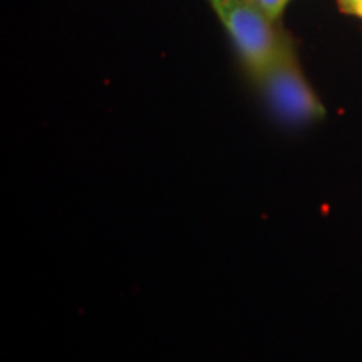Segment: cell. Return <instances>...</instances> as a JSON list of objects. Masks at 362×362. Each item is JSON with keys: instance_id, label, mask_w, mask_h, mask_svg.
Listing matches in <instances>:
<instances>
[{"instance_id": "1", "label": "cell", "mask_w": 362, "mask_h": 362, "mask_svg": "<svg viewBox=\"0 0 362 362\" xmlns=\"http://www.w3.org/2000/svg\"><path fill=\"white\" fill-rule=\"evenodd\" d=\"M232 37L240 59L253 79H259L277 61L287 40L280 39L270 21L250 0H238L215 8Z\"/></svg>"}, {"instance_id": "2", "label": "cell", "mask_w": 362, "mask_h": 362, "mask_svg": "<svg viewBox=\"0 0 362 362\" xmlns=\"http://www.w3.org/2000/svg\"><path fill=\"white\" fill-rule=\"evenodd\" d=\"M257 83L270 111L285 124L312 123L325 115L322 103L298 69L288 42H285L277 61Z\"/></svg>"}, {"instance_id": "3", "label": "cell", "mask_w": 362, "mask_h": 362, "mask_svg": "<svg viewBox=\"0 0 362 362\" xmlns=\"http://www.w3.org/2000/svg\"><path fill=\"white\" fill-rule=\"evenodd\" d=\"M250 2L257 8H260L270 21L275 22L280 16H282L285 7L288 6L291 0H250Z\"/></svg>"}, {"instance_id": "4", "label": "cell", "mask_w": 362, "mask_h": 362, "mask_svg": "<svg viewBox=\"0 0 362 362\" xmlns=\"http://www.w3.org/2000/svg\"><path fill=\"white\" fill-rule=\"evenodd\" d=\"M337 2L342 12L362 19V0H337Z\"/></svg>"}, {"instance_id": "5", "label": "cell", "mask_w": 362, "mask_h": 362, "mask_svg": "<svg viewBox=\"0 0 362 362\" xmlns=\"http://www.w3.org/2000/svg\"><path fill=\"white\" fill-rule=\"evenodd\" d=\"M233 2H238V0H210V4H211V7H214V11H215V8L228 6V4H233Z\"/></svg>"}]
</instances>
